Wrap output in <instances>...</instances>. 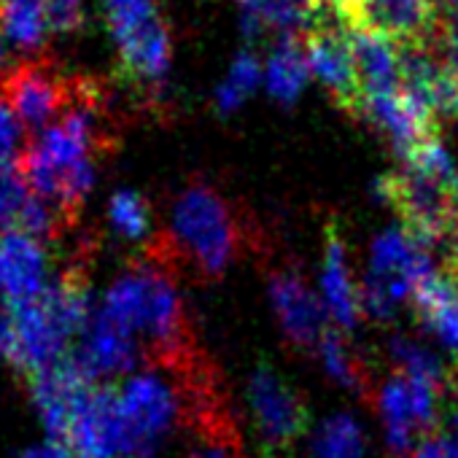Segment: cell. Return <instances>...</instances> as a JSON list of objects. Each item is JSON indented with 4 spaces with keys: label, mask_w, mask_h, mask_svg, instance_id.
Masks as SVG:
<instances>
[{
    "label": "cell",
    "mask_w": 458,
    "mask_h": 458,
    "mask_svg": "<svg viewBox=\"0 0 458 458\" xmlns=\"http://www.w3.org/2000/svg\"><path fill=\"white\" fill-rule=\"evenodd\" d=\"M100 310L127 329L138 345L146 340L148 367L194 348L191 327L173 284V265L154 249L111 284Z\"/></svg>",
    "instance_id": "6da1fadb"
},
{
    "label": "cell",
    "mask_w": 458,
    "mask_h": 458,
    "mask_svg": "<svg viewBox=\"0 0 458 458\" xmlns=\"http://www.w3.org/2000/svg\"><path fill=\"white\" fill-rule=\"evenodd\" d=\"M9 359L28 380H33L36 375L68 359L71 340L84 335L92 318L87 270L81 265L65 267L55 281L47 284L44 292L9 305Z\"/></svg>",
    "instance_id": "7a4b0ae2"
},
{
    "label": "cell",
    "mask_w": 458,
    "mask_h": 458,
    "mask_svg": "<svg viewBox=\"0 0 458 458\" xmlns=\"http://www.w3.org/2000/svg\"><path fill=\"white\" fill-rule=\"evenodd\" d=\"M254 229L216 186L191 183L173 202V229L157 246L173 267L186 262L205 278L221 276L246 249Z\"/></svg>",
    "instance_id": "3957f363"
},
{
    "label": "cell",
    "mask_w": 458,
    "mask_h": 458,
    "mask_svg": "<svg viewBox=\"0 0 458 458\" xmlns=\"http://www.w3.org/2000/svg\"><path fill=\"white\" fill-rule=\"evenodd\" d=\"M114 407L122 458H148L175 423H186L181 383L159 367H148L114 388Z\"/></svg>",
    "instance_id": "277c9868"
},
{
    "label": "cell",
    "mask_w": 458,
    "mask_h": 458,
    "mask_svg": "<svg viewBox=\"0 0 458 458\" xmlns=\"http://www.w3.org/2000/svg\"><path fill=\"white\" fill-rule=\"evenodd\" d=\"M79 84L81 76H65L52 60L28 57L0 76V100L25 130L38 135L71 111Z\"/></svg>",
    "instance_id": "5b68a950"
},
{
    "label": "cell",
    "mask_w": 458,
    "mask_h": 458,
    "mask_svg": "<svg viewBox=\"0 0 458 458\" xmlns=\"http://www.w3.org/2000/svg\"><path fill=\"white\" fill-rule=\"evenodd\" d=\"M434 276L426 246L404 229H388L372 246L369 278L361 292V313L391 318L396 305Z\"/></svg>",
    "instance_id": "8992f818"
},
{
    "label": "cell",
    "mask_w": 458,
    "mask_h": 458,
    "mask_svg": "<svg viewBox=\"0 0 458 458\" xmlns=\"http://www.w3.org/2000/svg\"><path fill=\"white\" fill-rule=\"evenodd\" d=\"M450 186L404 165V170L377 181V194L402 216L404 233L428 249L434 243H450L458 233Z\"/></svg>",
    "instance_id": "52a82bcc"
},
{
    "label": "cell",
    "mask_w": 458,
    "mask_h": 458,
    "mask_svg": "<svg viewBox=\"0 0 458 458\" xmlns=\"http://www.w3.org/2000/svg\"><path fill=\"white\" fill-rule=\"evenodd\" d=\"M302 47H305L310 76H316L348 114L359 116L361 81H359L345 17L318 0L313 22L302 36Z\"/></svg>",
    "instance_id": "ba28073f"
},
{
    "label": "cell",
    "mask_w": 458,
    "mask_h": 458,
    "mask_svg": "<svg viewBox=\"0 0 458 458\" xmlns=\"http://www.w3.org/2000/svg\"><path fill=\"white\" fill-rule=\"evenodd\" d=\"M249 407L262 450L270 458L286 455L308 431L310 412L302 394L270 364H262L249 383Z\"/></svg>",
    "instance_id": "9c48e42d"
},
{
    "label": "cell",
    "mask_w": 458,
    "mask_h": 458,
    "mask_svg": "<svg viewBox=\"0 0 458 458\" xmlns=\"http://www.w3.org/2000/svg\"><path fill=\"white\" fill-rule=\"evenodd\" d=\"M442 386H434L404 372L391 375L380 391L377 404L386 420V439L394 453H415V442L437 431V407Z\"/></svg>",
    "instance_id": "30bf717a"
},
{
    "label": "cell",
    "mask_w": 458,
    "mask_h": 458,
    "mask_svg": "<svg viewBox=\"0 0 458 458\" xmlns=\"http://www.w3.org/2000/svg\"><path fill=\"white\" fill-rule=\"evenodd\" d=\"M402 95L412 100L434 124L458 119V68L442 55L439 44L399 47Z\"/></svg>",
    "instance_id": "8fae6325"
},
{
    "label": "cell",
    "mask_w": 458,
    "mask_h": 458,
    "mask_svg": "<svg viewBox=\"0 0 458 458\" xmlns=\"http://www.w3.org/2000/svg\"><path fill=\"white\" fill-rule=\"evenodd\" d=\"M345 22L394 41L396 47L439 44V6L434 0H353Z\"/></svg>",
    "instance_id": "7c38bea8"
},
{
    "label": "cell",
    "mask_w": 458,
    "mask_h": 458,
    "mask_svg": "<svg viewBox=\"0 0 458 458\" xmlns=\"http://www.w3.org/2000/svg\"><path fill=\"white\" fill-rule=\"evenodd\" d=\"M270 297L284 335L300 351H318L329 327L327 308L316 300L300 273L278 267L270 276Z\"/></svg>",
    "instance_id": "4fadbf2b"
},
{
    "label": "cell",
    "mask_w": 458,
    "mask_h": 458,
    "mask_svg": "<svg viewBox=\"0 0 458 458\" xmlns=\"http://www.w3.org/2000/svg\"><path fill=\"white\" fill-rule=\"evenodd\" d=\"M116 47H119V60H122V73L140 89H154L165 81L170 71V30L157 12L154 17L135 22L119 33H111Z\"/></svg>",
    "instance_id": "5bb4252c"
},
{
    "label": "cell",
    "mask_w": 458,
    "mask_h": 458,
    "mask_svg": "<svg viewBox=\"0 0 458 458\" xmlns=\"http://www.w3.org/2000/svg\"><path fill=\"white\" fill-rule=\"evenodd\" d=\"M138 356H140L138 340L127 329H122L116 321H111L103 310L92 313V318L81 335V345L68 353V359L95 386L100 377H111V375L130 369Z\"/></svg>",
    "instance_id": "9a60e30c"
},
{
    "label": "cell",
    "mask_w": 458,
    "mask_h": 458,
    "mask_svg": "<svg viewBox=\"0 0 458 458\" xmlns=\"http://www.w3.org/2000/svg\"><path fill=\"white\" fill-rule=\"evenodd\" d=\"M49 259L41 241L20 233L0 229V294L6 305L36 297L47 289Z\"/></svg>",
    "instance_id": "2e32d148"
},
{
    "label": "cell",
    "mask_w": 458,
    "mask_h": 458,
    "mask_svg": "<svg viewBox=\"0 0 458 458\" xmlns=\"http://www.w3.org/2000/svg\"><path fill=\"white\" fill-rule=\"evenodd\" d=\"M321 289H324V308L329 318L337 324V329H351L361 316V294L356 292L351 267H348V249L340 235L337 224H327L324 233V273H321Z\"/></svg>",
    "instance_id": "e0dca14e"
},
{
    "label": "cell",
    "mask_w": 458,
    "mask_h": 458,
    "mask_svg": "<svg viewBox=\"0 0 458 458\" xmlns=\"http://www.w3.org/2000/svg\"><path fill=\"white\" fill-rule=\"evenodd\" d=\"M351 49L361 81V98L402 92V52L394 41L351 28Z\"/></svg>",
    "instance_id": "ac0fdd59"
},
{
    "label": "cell",
    "mask_w": 458,
    "mask_h": 458,
    "mask_svg": "<svg viewBox=\"0 0 458 458\" xmlns=\"http://www.w3.org/2000/svg\"><path fill=\"white\" fill-rule=\"evenodd\" d=\"M318 0H238L241 30L249 38L278 33L281 38L305 36L313 22Z\"/></svg>",
    "instance_id": "d6986e66"
},
{
    "label": "cell",
    "mask_w": 458,
    "mask_h": 458,
    "mask_svg": "<svg viewBox=\"0 0 458 458\" xmlns=\"http://www.w3.org/2000/svg\"><path fill=\"white\" fill-rule=\"evenodd\" d=\"M412 302L426 327L458 353V281L434 273L415 289Z\"/></svg>",
    "instance_id": "ffe728a7"
},
{
    "label": "cell",
    "mask_w": 458,
    "mask_h": 458,
    "mask_svg": "<svg viewBox=\"0 0 458 458\" xmlns=\"http://www.w3.org/2000/svg\"><path fill=\"white\" fill-rule=\"evenodd\" d=\"M310 68L302 38H281L265 65V87L278 103H294L308 87Z\"/></svg>",
    "instance_id": "44dd1931"
},
{
    "label": "cell",
    "mask_w": 458,
    "mask_h": 458,
    "mask_svg": "<svg viewBox=\"0 0 458 458\" xmlns=\"http://www.w3.org/2000/svg\"><path fill=\"white\" fill-rule=\"evenodd\" d=\"M0 36L17 49L38 52L52 36L47 0H4L0 4Z\"/></svg>",
    "instance_id": "7402d4cb"
},
{
    "label": "cell",
    "mask_w": 458,
    "mask_h": 458,
    "mask_svg": "<svg viewBox=\"0 0 458 458\" xmlns=\"http://www.w3.org/2000/svg\"><path fill=\"white\" fill-rule=\"evenodd\" d=\"M316 353L321 356V364L329 372V377H335L337 383H343L345 388L359 391V394H369L372 391V380H369V372H367L364 361L351 351V345L345 343L340 329L332 327L324 335V340H321Z\"/></svg>",
    "instance_id": "603a6c76"
},
{
    "label": "cell",
    "mask_w": 458,
    "mask_h": 458,
    "mask_svg": "<svg viewBox=\"0 0 458 458\" xmlns=\"http://www.w3.org/2000/svg\"><path fill=\"white\" fill-rule=\"evenodd\" d=\"M259 81H265V68L257 60L254 52H241L233 65H229L224 81L216 87V108L221 114H233L238 111L246 98L259 87Z\"/></svg>",
    "instance_id": "cb8c5ba5"
},
{
    "label": "cell",
    "mask_w": 458,
    "mask_h": 458,
    "mask_svg": "<svg viewBox=\"0 0 458 458\" xmlns=\"http://www.w3.org/2000/svg\"><path fill=\"white\" fill-rule=\"evenodd\" d=\"M313 458H364V434L351 415H332L321 423L313 447Z\"/></svg>",
    "instance_id": "d4e9b609"
},
{
    "label": "cell",
    "mask_w": 458,
    "mask_h": 458,
    "mask_svg": "<svg viewBox=\"0 0 458 458\" xmlns=\"http://www.w3.org/2000/svg\"><path fill=\"white\" fill-rule=\"evenodd\" d=\"M108 221L124 241H143L151 233V210L138 191H116L108 202Z\"/></svg>",
    "instance_id": "484cf974"
},
{
    "label": "cell",
    "mask_w": 458,
    "mask_h": 458,
    "mask_svg": "<svg viewBox=\"0 0 458 458\" xmlns=\"http://www.w3.org/2000/svg\"><path fill=\"white\" fill-rule=\"evenodd\" d=\"M159 9L154 0H106V14H108V28L111 33H119L135 22H143L154 17Z\"/></svg>",
    "instance_id": "4316f807"
},
{
    "label": "cell",
    "mask_w": 458,
    "mask_h": 458,
    "mask_svg": "<svg viewBox=\"0 0 458 458\" xmlns=\"http://www.w3.org/2000/svg\"><path fill=\"white\" fill-rule=\"evenodd\" d=\"M47 12L52 33H73L84 22L81 0H47Z\"/></svg>",
    "instance_id": "83f0119b"
},
{
    "label": "cell",
    "mask_w": 458,
    "mask_h": 458,
    "mask_svg": "<svg viewBox=\"0 0 458 458\" xmlns=\"http://www.w3.org/2000/svg\"><path fill=\"white\" fill-rule=\"evenodd\" d=\"M410 458H458V437H428Z\"/></svg>",
    "instance_id": "f1b7e54d"
},
{
    "label": "cell",
    "mask_w": 458,
    "mask_h": 458,
    "mask_svg": "<svg viewBox=\"0 0 458 458\" xmlns=\"http://www.w3.org/2000/svg\"><path fill=\"white\" fill-rule=\"evenodd\" d=\"M12 348V318L9 310L0 308V356H9Z\"/></svg>",
    "instance_id": "f546056e"
},
{
    "label": "cell",
    "mask_w": 458,
    "mask_h": 458,
    "mask_svg": "<svg viewBox=\"0 0 458 458\" xmlns=\"http://www.w3.org/2000/svg\"><path fill=\"white\" fill-rule=\"evenodd\" d=\"M25 458H68L65 450H60L57 445H47V447H33L25 453Z\"/></svg>",
    "instance_id": "4dcf8cb0"
},
{
    "label": "cell",
    "mask_w": 458,
    "mask_h": 458,
    "mask_svg": "<svg viewBox=\"0 0 458 458\" xmlns=\"http://www.w3.org/2000/svg\"><path fill=\"white\" fill-rule=\"evenodd\" d=\"M321 4H327V6H332V9H337L340 14L353 4V0H321Z\"/></svg>",
    "instance_id": "1f68e13d"
}]
</instances>
